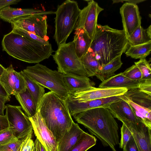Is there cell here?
<instances>
[{
	"label": "cell",
	"mask_w": 151,
	"mask_h": 151,
	"mask_svg": "<svg viewBox=\"0 0 151 151\" xmlns=\"http://www.w3.org/2000/svg\"><path fill=\"white\" fill-rule=\"evenodd\" d=\"M72 116L98 138L104 146L109 147L113 151H117L116 147L119 142L118 126L107 108L91 109Z\"/></svg>",
	"instance_id": "1"
},
{
	"label": "cell",
	"mask_w": 151,
	"mask_h": 151,
	"mask_svg": "<svg viewBox=\"0 0 151 151\" xmlns=\"http://www.w3.org/2000/svg\"><path fill=\"white\" fill-rule=\"evenodd\" d=\"M123 30L98 24L95 34L88 51L98 61L101 67L116 57L121 56L129 45Z\"/></svg>",
	"instance_id": "2"
},
{
	"label": "cell",
	"mask_w": 151,
	"mask_h": 151,
	"mask_svg": "<svg viewBox=\"0 0 151 151\" xmlns=\"http://www.w3.org/2000/svg\"><path fill=\"white\" fill-rule=\"evenodd\" d=\"M37 109L58 143L73 122L65 101L50 91L45 94Z\"/></svg>",
	"instance_id": "3"
},
{
	"label": "cell",
	"mask_w": 151,
	"mask_h": 151,
	"mask_svg": "<svg viewBox=\"0 0 151 151\" xmlns=\"http://www.w3.org/2000/svg\"><path fill=\"white\" fill-rule=\"evenodd\" d=\"M2 50L18 60L30 63H38L48 58L54 52L51 45H44L31 42L12 30L4 35Z\"/></svg>",
	"instance_id": "4"
},
{
	"label": "cell",
	"mask_w": 151,
	"mask_h": 151,
	"mask_svg": "<svg viewBox=\"0 0 151 151\" xmlns=\"http://www.w3.org/2000/svg\"><path fill=\"white\" fill-rule=\"evenodd\" d=\"M81 9L77 1L66 0L58 5L55 12L54 38L58 46L66 43L68 37L76 28Z\"/></svg>",
	"instance_id": "5"
},
{
	"label": "cell",
	"mask_w": 151,
	"mask_h": 151,
	"mask_svg": "<svg viewBox=\"0 0 151 151\" xmlns=\"http://www.w3.org/2000/svg\"><path fill=\"white\" fill-rule=\"evenodd\" d=\"M23 71L31 78L44 88L65 101L69 93L64 83L63 75L58 71L52 70L46 66L37 63L28 66Z\"/></svg>",
	"instance_id": "6"
},
{
	"label": "cell",
	"mask_w": 151,
	"mask_h": 151,
	"mask_svg": "<svg viewBox=\"0 0 151 151\" xmlns=\"http://www.w3.org/2000/svg\"><path fill=\"white\" fill-rule=\"evenodd\" d=\"M52 57L59 72L63 74L69 73L87 77L80 58L76 53L73 41L58 46Z\"/></svg>",
	"instance_id": "7"
},
{
	"label": "cell",
	"mask_w": 151,
	"mask_h": 151,
	"mask_svg": "<svg viewBox=\"0 0 151 151\" xmlns=\"http://www.w3.org/2000/svg\"><path fill=\"white\" fill-rule=\"evenodd\" d=\"M121 97L145 124L151 128V96L136 89L128 90Z\"/></svg>",
	"instance_id": "8"
},
{
	"label": "cell",
	"mask_w": 151,
	"mask_h": 151,
	"mask_svg": "<svg viewBox=\"0 0 151 151\" xmlns=\"http://www.w3.org/2000/svg\"><path fill=\"white\" fill-rule=\"evenodd\" d=\"M5 109L10 127L17 139L22 140L33 132L29 118L22 111L21 106L7 104Z\"/></svg>",
	"instance_id": "9"
},
{
	"label": "cell",
	"mask_w": 151,
	"mask_h": 151,
	"mask_svg": "<svg viewBox=\"0 0 151 151\" xmlns=\"http://www.w3.org/2000/svg\"><path fill=\"white\" fill-rule=\"evenodd\" d=\"M47 16L33 14L18 17L11 22V26L22 28L43 39L49 40L47 35Z\"/></svg>",
	"instance_id": "10"
},
{
	"label": "cell",
	"mask_w": 151,
	"mask_h": 151,
	"mask_svg": "<svg viewBox=\"0 0 151 151\" xmlns=\"http://www.w3.org/2000/svg\"><path fill=\"white\" fill-rule=\"evenodd\" d=\"M87 1V5L81 10L76 28H83L92 40L96 31L98 15L104 9L93 0Z\"/></svg>",
	"instance_id": "11"
},
{
	"label": "cell",
	"mask_w": 151,
	"mask_h": 151,
	"mask_svg": "<svg viewBox=\"0 0 151 151\" xmlns=\"http://www.w3.org/2000/svg\"><path fill=\"white\" fill-rule=\"evenodd\" d=\"M36 138L46 151H57L58 143L52 132L48 128L39 111L29 117Z\"/></svg>",
	"instance_id": "12"
},
{
	"label": "cell",
	"mask_w": 151,
	"mask_h": 151,
	"mask_svg": "<svg viewBox=\"0 0 151 151\" xmlns=\"http://www.w3.org/2000/svg\"><path fill=\"white\" fill-rule=\"evenodd\" d=\"M128 90L125 88H108L93 87L88 90L74 92L69 96L79 102L106 98L124 95Z\"/></svg>",
	"instance_id": "13"
},
{
	"label": "cell",
	"mask_w": 151,
	"mask_h": 151,
	"mask_svg": "<svg viewBox=\"0 0 151 151\" xmlns=\"http://www.w3.org/2000/svg\"><path fill=\"white\" fill-rule=\"evenodd\" d=\"M0 84L9 95L24 92L27 89L23 78L19 72L14 69L12 64L5 68L2 74Z\"/></svg>",
	"instance_id": "14"
},
{
	"label": "cell",
	"mask_w": 151,
	"mask_h": 151,
	"mask_svg": "<svg viewBox=\"0 0 151 151\" xmlns=\"http://www.w3.org/2000/svg\"><path fill=\"white\" fill-rule=\"evenodd\" d=\"M121 96L80 102L73 99L69 95L65 101L68 106L70 115L73 116L91 109L100 107L107 108L112 103L121 100Z\"/></svg>",
	"instance_id": "15"
},
{
	"label": "cell",
	"mask_w": 151,
	"mask_h": 151,
	"mask_svg": "<svg viewBox=\"0 0 151 151\" xmlns=\"http://www.w3.org/2000/svg\"><path fill=\"white\" fill-rule=\"evenodd\" d=\"M120 13L122 18L123 30L127 37L141 25V17L137 5L125 2L121 7Z\"/></svg>",
	"instance_id": "16"
},
{
	"label": "cell",
	"mask_w": 151,
	"mask_h": 151,
	"mask_svg": "<svg viewBox=\"0 0 151 151\" xmlns=\"http://www.w3.org/2000/svg\"><path fill=\"white\" fill-rule=\"evenodd\" d=\"M124 124L131 131L139 151H151V128L142 122L138 124Z\"/></svg>",
	"instance_id": "17"
},
{
	"label": "cell",
	"mask_w": 151,
	"mask_h": 151,
	"mask_svg": "<svg viewBox=\"0 0 151 151\" xmlns=\"http://www.w3.org/2000/svg\"><path fill=\"white\" fill-rule=\"evenodd\" d=\"M107 108L114 118L117 119L123 124H138L142 122L136 115L130 105L122 99L111 104Z\"/></svg>",
	"instance_id": "18"
},
{
	"label": "cell",
	"mask_w": 151,
	"mask_h": 151,
	"mask_svg": "<svg viewBox=\"0 0 151 151\" xmlns=\"http://www.w3.org/2000/svg\"><path fill=\"white\" fill-rule=\"evenodd\" d=\"M64 83L69 94L84 91L93 87L88 77L71 73L63 74Z\"/></svg>",
	"instance_id": "19"
},
{
	"label": "cell",
	"mask_w": 151,
	"mask_h": 151,
	"mask_svg": "<svg viewBox=\"0 0 151 151\" xmlns=\"http://www.w3.org/2000/svg\"><path fill=\"white\" fill-rule=\"evenodd\" d=\"M52 11H45L33 9H22L6 7L0 11V19L11 23L15 19L23 16L33 14L49 15L55 14Z\"/></svg>",
	"instance_id": "20"
},
{
	"label": "cell",
	"mask_w": 151,
	"mask_h": 151,
	"mask_svg": "<svg viewBox=\"0 0 151 151\" xmlns=\"http://www.w3.org/2000/svg\"><path fill=\"white\" fill-rule=\"evenodd\" d=\"M139 82L133 81L121 73L102 82L99 88H125L128 90L138 88Z\"/></svg>",
	"instance_id": "21"
},
{
	"label": "cell",
	"mask_w": 151,
	"mask_h": 151,
	"mask_svg": "<svg viewBox=\"0 0 151 151\" xmlns=\"http://www.w3.org/2000/svg\"><path fill=\"white\" fill-rule=\"evenodd\" d=\"M84 132L73 122L69 130L58 143V151H70Z\"/></svg>",
	"instance_id": "22"
},
{
	"label": "cell",
	"mask_w": 151,
	"mask_h": 151,
	"mask_svg": "<svg viewBox=\"0 0 151 151\" xmlns=\"http://www.w3.org/2000/svg\"><path fill=\"white\" fill-rule=\"evenodd\" d=\"M73 42L77 56L80 58L88 51L92 40L82 28L75 29Z\"/></svg>",
	"instance_id": "23"
},
{
	"label": "cell",
	"mask_w": 151,
	"mask_h": 151,
	"mask_svg": "<svg viewBox=\"0 0 151 151\" xmlns=\"http://www.w3.org/2000/svg\"><path fill=\"white\" fill-rule=\"evenodd\" d=\"M14 96L26 115L30 117L36 114L38 111L37 107L27 88L25 91Z\"/></svg>",
	"instance_id": "24"
},
{
	"label": "cell",
	"mask_w": 151,
	"mask_h": 151,
	"mask_svg": "<svg viewBox=\"0 0 151 151\" xmlns=\"http://www.w3.org/2000/svg\"><path fill=\"white\" fill-rule=\"evenodd\" d=\"M23 78L26 87L32 96L37 108L45 93L44 87L33 80L23 70L19 72Z\"/></svg>",
	"instance_id": "25"
},
{
	"label": "cell",
	"mask_w": 151,
	"mask_h": 151,
	"mask_svg": "<svg viewBox=\"0 0 151 151\" xmlns=\"http://www.w3.org/2000/svg\"><path fill=\"white\" fill-rule=\"evenodd\" d=\"M130 46L142 44L151 42V25L144 29L141 25L139 26L127 37Z\"/></svg>",
	"instance_id": "26"
},
{
	"label": "cell",
	"mask_w": 151,
	"mask_h": 151,
	"mask_svg": "<svg viewBox=\"0 0 151 151\" xmlns=\"http://www.w3.org/2000/svg\"><path fill=\"white\" fill-rule=\"evenodd\" d=\"M123 63L121 56H118L102 66L95 76L102 82L115 75V72L121 67Z\"/></svg>",
	"instance_id": "27"
},
{
	"label": "cell",
	"mask_w": 151,
	"mask_h": 151,
	"mask_svg": "<svg viewBox=\"0 0 151 151\" xmlns=\"http://www.w3.org/2000/svg\"><path fill=\"white\" fill-rule=\"evenodd\" d=\"M80 59L88 77L95 76L101 68L98 60L89 51Z\"/></svg>",
	"instance_id": "28"
},
{
	"label": "cell",
	"mask_w": 151,
	"mask_h": 151,
	"mask_svg": "<svg viewBox=\"0 0 151 151\" xmlns=\"http://www.w3.org/2000/svg\"><path fill=\"white\" fill-rule=\"evenodd\" d=\"M151 50V42L135 46H130L125 52L127 57L135 59H143L148 56Z\"/></svg>",
	"instance_id": "29"
},
{
	"label": "cell",
	"mask_w": 151,
	"mask_h": 151,
	"mask_svg": "<svg viewBox=\"0 0 151 151\" xmlns=\"http://www.w3.org/2000/svg\"><path fill=\"white\" fill-rule=\"evenodd\" d=\"M96 141L93 135L84 132L70 151H86L96 144Z\"/></svg>",
	"instance_id": "30"
},
{
	"label": "cell",
	"mask_w": 151,
	"mask_h": 151,
	"mask_svg": "<svg viewBox=\"0 0 151 151\" xmlns=\"http://www.w3.org/2000/svg\"><path fill=\"white\" fill-rule=\"evenodd\" d=\"M11 27L13 31L22 35L31 42L44 45H48L50 44L49 40L43 39L34 34L17 26H11Z\"/></svg>",
	"instance_id": "31"
},
{
	"label": "cell",
	"mask_w": 151,
	"mask_h": 151,
	"mask_svg": "<svg viewBox=\"0 0 151 151\" xmlns=\"http://www.w3.org/2000/svg\"><path fill=\"white\" fill-rule=\"evenodd\" d=\"M142 74V80L151 79V64L145 58L140 59L134 62Z\"/></svg>",
	"instance_id": "32"
},
{
	"label": "cell",
	"mask_w": 151,
	"mask_h": 151,
	"mask_svg": "<svg viewBox=\"0 0 151 151\" xmlns=\"http://www.w3.org/2000/svg\"><path fill=\"white\" fill-rule=\"evenodd\" d=\"M122 73L125 76L134 81L140 82L142 79L141 72L135 64L126 69Z\"/></svg>",
	"instance_id": "33"
},
{
	"label": "cell",
	"mask_w": 151,
	"mask_h": 151,
	"mask_svg": "<svg viewBox=\"0 0 151 151\" xmlns=\"http://www.w3.org/2000/svg\"><path fill=\"white\" fill-rule=\"evenodd\" d=\"M121 137L119 142V147L122 149L123 151H126L127 143L132 136L129 129L124 124H123L121 128Z\"/></svg>",
	"instance_id": "34"
},
{
	"label": "cell",
	"mask_w": 151,
	"mask_h": 151,
	"mask_svg": "<svg viewBox=\"0 0 151 151\" xmlns=\"http://www.w3.org/2000/svg\"><path fill=\"white\" fill-rule=\"evenodd\" d=\"M22 140L17 138L3 145H0V151H19Z\"/></svg>",
	"instance_id": "35"
},
{
	"label": "cell",
	"mask_w": 151,
	"mask_h": 151,
	"mask_svg": "<svg viewBox=\"0 0 151 151\" xmlns=\"http://www.w3.org/2000/svg\"><path fill=\"white\" fill-rule=\"evenodd\" d=\"M16 138L10 127L0 132V145L7 143Z\"/></svg>",
	"instance_id": "36"
},
{
	"label": "cell",
	"mask_w": 151,
	"mask_h": 151,
	"mask_svg": "<svg viewBox=\"0 0 151 151\" xmlns=\"http://www.w3.org/2000/svg\"><path fill=\"white\" fill-rule=\"evenodd\" d=\"M33 132H32L22 140V143L19 151H33L34 143L32 139Z\"/></svg>",
	"instance_id": "37"
},
{
	"label": "cell",
	"mask_w": 151,
	"mask_h": 151,
	"mask_svg": "<svg viewBox=\"0 0 151 151\" xmlns=\"http://www.w3.org/2000/svg\"><path fill=\"white\" fill-rule=\"evenodd\" d=\"M10 95H9L0 84V115L4 116L6 103L10 100Z\"/></svg>",
	"instance_id": "38"
},
{
	"label": "cell",
	"mask_w": 151,
	"mask_h": 151,
	"mask_svg": "<svg viewBox=\"0 0 151 151\" xmlns=\"http://www.w3.org/2000/svg\"><path fill=\"white\" fill-rule=\"evenodd\" d=\"M138 89L151 96V79L141 81L139 82Z\"/></svg>",
	"instance_id": "39"
},
{
	"label": "cell",
	"mask_w": 151,
	"mask_h": 151,
	"mask_svg": "<svg viewBox=\"0 0 151 151\" xmlns=\"http://www.w3.org/2000/svg\"><path fill=\"white\" fill-rule=\"evenodd\" d=\"M9 127L10 126L6 115H0V132Z\"/></svg>",
	"instance_id": "40"
},
{
	"label": "cell",
	"mask_w": 151,
	"mask_h": 151,
	"mask_svg": "<svg viewBox=\"0 0 151 151\" xmlns=\"http://www.w3.org/2000/svg\"><path fill=\"white\" fill-rule=\"evenodd\" d=\"M127 151H139L134 140L132 136L126 146Z\"/></svg>",
	"instance_id": "41"
},
{
	"label": "cell",
	"mask_w": 151,
	"mask_h": 151,
	"mask_svg": "<svg viewBox=\"0 0 151 151\" xmlns=\"http://www.w3.org/2000/svg\"><path fill=\"white\" fill-rule=\"evenodd\" d=\"M20 0H0V11L10 5L18 4Z\"/></svg>",
	"instance_id": "42"
},
{
	"label": "cell",
	"mask_w": 151,
	"mask_h": 151,
	"mask_svg": "<svg viewBox=\"0 0 151 151\" xmlns=\"http://www.w3.org/2000/svg\"><path fill=\"white\" fill-rule=\"evenodd\" d=\"M113 3H116L119 2H123V1H126V2H127L128 3L134 4H137L139 3L145 1V0H113Z\"/></svg>",
	"instance_id": "43"
},
{
	"label": "cell",
	"mask_w": 151,
	"mask_h": 151,
	"mask_svg": "<svg viewBox=\"0 0 151 151\" xmlns=\"http://www.w3.org/2000/svg\"><path fill=\"white\" fill-rule=\"evenodd\" d=\"M37 151H46L45 147L36 138Z\"/></svg>",
	"instance_id": "44"
},
{
	"label": "cell",
	"mask_w": 151,
	"mask_h": 151,
	"mask_svg": "<svg viewBox=\"0 0 151 151\" xmlns=\"http://www.w3.org/2000/svg\"><path fill=\"white\" fill-rule=\"evenodd\" d=\"M5 68L0 64V77Z\"/></svg>",
	"instance_id": "45"
},
{
	"label": "cell",
	"mask_w": 151,
	"mask_h": 151,
	"mask_svg": "<svg viewBox=\"0 0 151 151\" xmlns=\"http://www.w3.org/2000/svg\"><path fill=\"white\" fill-rule=\"evenodd\" d=\"M57 151H58V150H57Z\"/></svg>",
	"instance_id": "46"
}]
</instances>
